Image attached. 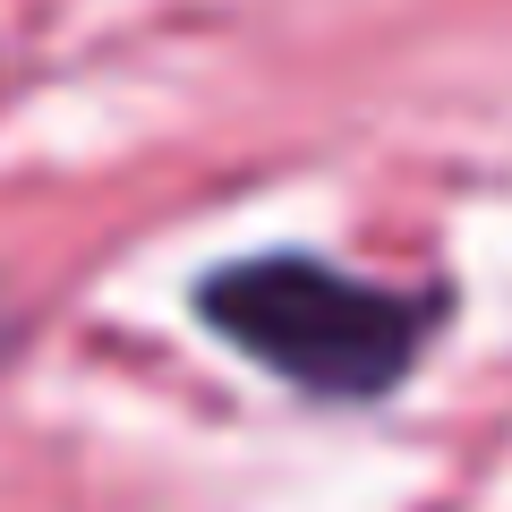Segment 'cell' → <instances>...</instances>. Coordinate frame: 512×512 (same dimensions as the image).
<instances>
[{"label":"cell","mask_w":512,"mask_h":512,"mask_svg":"<svg viewBox=\"0 0 512 512\" xmlns=\"http://www.w3.org/2000/svg\"><path fill=\"white\" fill-rule=\"evenodd\" d=\"M197 316L265 376L316 402H384L444 325V291H384L308 248L231 256L197 282Z\"/></svg>","instance_id":"6da1fadb"}]
</instances>
